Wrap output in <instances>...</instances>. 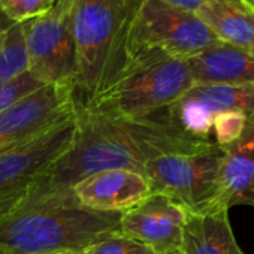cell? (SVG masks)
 <instances>
[{
	"label": "cell",
	"instance_id": "7402d4cb",
	"mask_svg": "<svg viewBox=\"0 0 254 254\" xmlns=\"http://www.w3.org/2000/svg\"><path fill=\"white\" fill-rule=\"evenodd\" d=\"M12 26H14L12 23H9L3 15H0V48H2V45H3V41H5V36H6L8 30Z\"/></svg>",
	"mask_w": 254,
	"mask_h": 254
},
{
	"label": "cell",
	"instance_id": "603a6c76",
	"mask_svg": "<svg viewBox=\"0 0 254 254\" xmlns=\"http://www.w3.org/2000/svg\"><path fill=\"white\" fill-rule=\"evenodd\" d=\"M238 2H239L245 9H248L251 14H254V5H253L251 0H238Z\"/></svg>",
	"mask_w": 254,
	"mask_h": 254
},
{
	"label": "cell",
	"instance_id": "5b68a950",
	"mask_svg": "<svg viewBox=\"0 0 254 254\" xmlns=\"http://www.w3.org/2000/svg\"><path fill=\"white\" fill-rule=\"evenodd\" d=\"M221 159L223 148L215 142L194 139L148 160L142 174L151 193L165 194L189 212H197L224 206L218 186Z\"/></svg>",
	"mask_w": 254,
	"mask_h": 254
},
{
	"label": "cell",
	"instance_id": "ffe728a7",
	"mask_svg": "<svg viewBox=\"0 0 254 254\" xmlns=\"http://www.w3.org/2000/svg\"><path fill=\"white\" fill-rule=\"evenodd\" d=\"M44 87L39 81H36L29 72L17 78L15 81L3 85L0 88V112L5 111L8 106L15 103L17 100L23 99L24 96L33 93L35 90Z\"/></svg>",
	"mask_w": 254,
	"mask_h": 254
},
{
	"label": "cell",
	"instance_id": "e0dca14e",
	"mask_svg": "<svg viewBox=\"0 0 254 254\" xmlns=\"http://www.w3.org/2000/svg\"><path fill=\"white\" fill-rule=\"evenodd\" d=\"M29 72V57L21 24H14L0 48V88Z\"/></svg>",
	"mask_w": 254,
	"mask_h": 254
},
{
	"label": "cell",
	"instance_id": "7c38bea8",
	"mask_svg": "<svg viewBox=\"0 0 254 254\" xmlns=\"http://www.w3.org/2000/svg\"><path fill=\"white\" fill-rule=\"evenodd\" d=\"M151 194L148 180L132 169H108L93 174L72 187V196L79 206L123 214Z\"/></svg>",
	"mask_w": 254,
	"mask_h": 254
},
{
	"label": "cell",
	"instance_id": "9a60e30c",
	"mask_svg": "<svg viewBox=\"0 0 254 254\" xmlns=\"http://www.w3.org/2000/svg\"><path fill=\"white\" fill-rule=\"evenodd\" d=\"M178 254H245L238 245L226 206L189 212Z\"/></svg>",
	"mask_w": 254,
	"mask_h": 254
},
{
	"label": "cell",
	"instance_id": "5bb4252c",
	"mask_svg": "<svg viewBox=\"0 0 254 254\" xmlns=\"http://www.w3.org/2000/svg\"><path fill=\"white\" fill-rule=\"evenodd\" d=\"M193 85H239L254 82L251 53L218 41L184 60Z\"/></svg>",
	"mask_w": 254,
	"mask_h": 254
},
{
	"label": "cell",
	"instance_id": "4fadbf2b",
	"mask_svg": "<svg viewBox=\"0 0 254 254\" xmlns=\"http://www.w3.org/2000/svg\"><path fill=\"white\" fill-rule=\"evenodd\" d=\"M220 199L226 208L254 206V118L223 148L218 174Z\"/></svg>",
	"mask_w": 254,
	"mask_h": 254
},
{
	"label": "cell",
	"instance_id": "7a4b0ae2",
	"mask_svg": "<svg viewBox=\"0 0 254 254\" xmlns=\"http://www.w3.org/2000/svg\"><path fill=\"white\" fill-rule=\"evenodd\" d=\"M142 0H73L76 73L73 99L85 106L108 91L129 66V36Z\"/></svg>",
	"mask_w": 254,
	"mask_h": 254
},
{
	"label": "cell",
	"instance_id": "4316f807",
	"mask_svg": "<svg viewBox=\"0 0 254 254\" xmlns=\"http://www.w3.org/2000/svg\"><path fill=\"white\" fill-rule=\"evenodd\" d=\"M0 15H2V14H0Z\"/></svg>",
	"mask_w": 254,
	"mask_h": 254
},
{
	"label": "cell",
	"instance_id": "52a82bcc",
	"mask_svg": "<svg viewBox=\"0 0 254 254\" xmlns=\"http://www.w3.org/2000/svg\"><path fill=\"white\" fill-rule=\"evenodd\" d=\"M78 133L75 109L33 139L0 153V220L9 217L26 199L35 181L64 153Z\"/></svg>",
	"mask_w": 254,
	"mask_h": 254
},
{
	"label": "cell",
	"instance_id": "8992f818",
	"mask_svg": "<svg viewBox=\"0 0 254 254\" xmlns=\"http://www.w3.org/2000/svg\"><path fill=\"white\" fill-rule=\"evenodd\" d=\"M215 42L218 38L196 12L162 0H142L130 27L129 62L147 54L187 60Z\"/></svg>",
	"mask_w": 254,
	"mask_h": 254
},
{
	"label": "cell",
	"instance_id": "9c48e42d",
	"mask_svg": "<svg viewBox=\"0 0 254 254\" xmlns=\"http://www.w3.org/2000/svg\"><path fill=\"white\" fill-rule=\"evenodd\" d=\"M166 112L171 121L190 136L212 141L211 130L215 117L226 114L254 117V82L239 85H193L168 106Z\"/></svg>",
	"mask_w": 254,
	"mask_h": 254
},
{
	"label": "cell",
	"instance_id": "8fae6325",
	"mask_svg": "<svg viewBox=\"0 0 254 254\" xmlns=\"http://www.w3.org/2000/svg\"><path fill=\"white\" fill-rule=\"evenodd\" d=\"M189 211L171 197L151 193L121 214L120 235L139 241L159 254H178Z\"/></svg>",
	"mask_w": 254,
	"mask_h": 254
},
{
	"label": "cell",
	"instance_id": "277c9868",
	"mask_svg": "<svg viewBox=\"0 0 254 254\" xmlns=\"http://www.w3.org/2000/svg\"><path fill=\"white\" fill-rule=\"evenodd\" d=\"M191 87L184 60L147 54L132 59L108 91L81 108L114 118L138 120L171 106Z\"/></svg>",
	"mask_w": 254,
	"mask_h": 254
},
{
	"label": "cell",
	"instance_id": "ac0fdd59",
	"mask_svg": "<svg viewBox=\"0 0 254 254\" xmlns=\"http://www.w3.org/2000/svg\"><path fill=\"white\" fill-rule=\"evenodd\" d=\"M56 0H0V14L12 24H23L47 14Z\"/></svg>",
	"mask_w": 254,
	"mask_h": 254
},
{
	"label": "cell",
	"instance_id": "44dd1931",
	"mask_svg": "<svg viewBox=\"0 0 254 254\" xmlns=\"http://www.w3.org/2000/svg\"><path fill=\"white\" fill-rule=\"evenodd\" d=\"M165 3H169L172 6L181 8V9H187L191 12H196L199 9V6L205 2V0H162Z\"/></svg>",
	"mask_w": 254,
	"mask_h": 254
},
{
	"label": "cell",
	"instance_id": "ba28073f",
	"mask_svg": "<svg viewBox=\"0 0 254 254\" xmlns=\"http://www.w3.org/2000/svg\"><path fill=\"white\" fill-rule=\"evenodd\" d=\"M73 0H56L44 15L21 24L29 73L44 85L70 87L76 73Z\"/></svg>",
	"mask_w": 254,
	"mask_h": 254
},
{
	"label": "cell",
	"instance_id": "6da1fadb",
	"mask_svg": "<svg viewBox=\"0 0 254 254\" xmlns=\"http://www.w3.org/2000/svg\"><path fill=\"white\" fill-rule=\"evenodd\" d=\"M78 133L73 145L32 186L11 214L78 205L72 187L108 169L142 172L145 163L163 153L199 139L171 121L166 108L138 120L108 117L76 105Z\"/></svg>",
	"mask_w": 254,
	"mask_h": 254
},
{
	"label": "cell",
	"instance_id": "d6986e66",
	"mask_svg": "<svg viewBox=\"0 0 254 254\" xmlns=\"http://www.w3.org/2000/svg\"><path fill=\"white\" fill-rule=\"evenodd\" d=\"M87 254H159L148 245L123 236L120 233L108 236L85 250Z\"/></svg>",
	"mask_w": 254,
	"mask_h": 254
},
{
	"label": "cell",
	"instance_id": "484cf974",
	"mask_svg": "<svg viewBox=\"0 0 254 254\" xmlns=\"http://www.w3.org/2000/svg\"><path fill=\"white\" fill-rule=\"evenodd\" d=\"M251 2H253V5H254V0H251Z\"/></svg>",
	"mask_w": 254,
	"mask_h": 254
},
{
	"label": "cell",
	"instance_id": "cb8c5ba5",
	"mask_svg": "<svg viewBox=\"0 0 254 254\" xmlns=\"http://www.w3.org/2000/svg\"><path fill=\"white\" fill-rule=\"evenodd\" d=\"M64 254H87L85 251H79V253H64Z\"/></svg>",
	"mask_w": 254,
	"mask_h": 254
},
{
	"label": "cell",
	"instance_id": "3957f363",
	"mask_svg": "<svg viewBox=\"0 0 254 254\" xmlns=\"http://www.w3.org/2000/svg\"><path fill=\"white\" fill-rule=\"evenodd\" d=\"M121 214L79 205L38 209L0 220V254H64L120 233Z\"/></svg>",
	"mask_w": 254,
	"mask_h": 254
},
{
	"label": "cell",
	"instance_id": "2e32d148",
	"mask_svg": "<svg viewBox=\"0 0 254 254\" xmlns=\"http://www.w3.org/2000/svg\"><path fill=\"white\" fill-rule=\"evenodd\" d=\"M196 14L218 41L248 53L254 51V14L239 3L232 0H205Z\"/></svg>",
	"mask_w": 254,
	"mask_h": 254
},
{
	"label": "cell",
	"instance_id": "d4e9b609",
	"mask_svg": "<svg viewBox=\"0 0 254 254\" xmlns=\"http://www.w3.org/2000/svg\"><path fill=\"white\" fill-rule=\"evenodd\" d=\"M251 56H253V57H254V51H253V53H251Z\"/></svg>",
	"mask_w": 254,
	"mask_h": 254
},
{
	"label": "cell",
	"instance_id": "30bf717a",
	"mask_svg": "<svg viewBox=\"0 0 254 254\" xmlns=\"http://www.w3.org/2000/svg\"><path fill=\"white\" fill-rule=\"evenodd\" d=\"M70 87L44 85L0 112V153L41 135L75 109Z\"/></svg>",
	"mask_w": 254,
	"mask_h": 254
}]
</instances>
